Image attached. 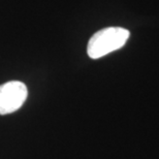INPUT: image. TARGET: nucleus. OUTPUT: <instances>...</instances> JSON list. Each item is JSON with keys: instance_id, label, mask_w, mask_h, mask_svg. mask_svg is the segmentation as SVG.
I'll return each instance as SVG.
<instances>
[{"instance_id": "obj_1", "label": "nucleus", "mask_w": 159, "mask_h": 159, "mask_svg": "<svg viewBox=\"0 0 159 159\" xmlns=\"http://www.w3.org/2000/svg\"><path fill=\"white\" fill-rule=\"evenodd\" d=\"M130 35L129 31L122 27H107L94 33L89 39L87 54L92 59H98L121 49Z\"/></svg>"}, {"instance_id": "obj_2", "label": "nucleus", "mask_w": 159, "mask_h": 159, "mask_svg": "<svg viewBox=\"0 0 159 159\" xmlns=\"http://www.w3.org/2000/svg\"><path fill=\"white\" fill-rule=\"evenodd\" d=\"M28 90L24 83L11 81L0 85V115L18 111L27 99Z\"/></svg>"}]
</instances>
